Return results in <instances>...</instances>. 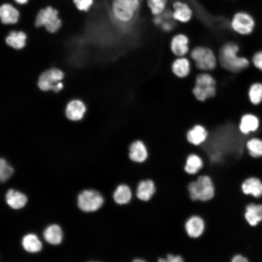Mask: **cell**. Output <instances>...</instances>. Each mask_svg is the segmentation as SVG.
Returning <instances> with one entry per match:
<instances>
[{"label": "cell", "mask_w": 262, "mask_h": 262, "mask_svg": "<svg viewBox=\"0 0 262 262\" xmlns=\"http://www.w3.org/2000/svg\"><path fill=\"white\" fill-rule=\"evenodd\" d=\"M113 197L115 202L118 205L128 204L132 197L131 190L128 185L120 184L115 190Z\"/></svg>", "instance_id": "7402d4cb"}, {"label": "cell", "mask_w": 262, "mask_h": 262, "mask_svg": "<svg viewBox=\"0 0 262 262\" xmlns=\"http://www.w3.org/2000/svg\"><path fill=\"white\" fill-rule=\"evenodd\" d=\"M254 66L262 71V51L256 53L252 58Z\"/></svg>", "instance_id": "d6a6232c"}, {"label": "cell", "mask_w": 262, "mask_h": 262, "mask_svg": "<svg viewBox=\"0 0 262 262\" xmlns=\"http://www.w3.org/2000/svg\"><path fill=\"white\" fill-rule=\"evenodd\" d=\"M171 70L178 78H185L189 75L191 71L190 62L184 56L178 57L172 64Z\"/></svg>", "instance_id": "44dd1931"}, {"label": "cell", "mask_w": 262, "mask_h": 262, "mask_svg": "<svg viewBox=\"0 0 262 262\" xmlns=\"http://www.w3.org/2000/svg\"><path fill=\"white\" fill-rule=\"evenodd\" d=\"M104 198L101 194L94 190H84L78 196L77 204L81 210L84 212H94L103 205Z\"/></svg>", "instance_id": "8992f818"}, {"label": "cell", "mask_w": 262, "mask_h": 262, "mask_svg": "<svg viewBox=\"0 0 262 262\" xmlns=\"http://www.w3.org/2000/svg\"><path fill=\"white\" fill-rule=\"evenodd\" d=\"M14 173L13 168L2 158L0 160V180L4 182L9 179Z\"/></svg>", "instance_id": "4dcf8cb0"}, {"label": "cell", "mask_w": 262, "mask_h": 262, "mask_svg": "<svg viewBox=\"0 0 262 262\" xmlns=\"http://www.w3.org/2000/svg\"><path fill=\"white\" fill-rule=\"evenodd\" d=\"M22 246L26 251L31 253L39 252L42 248V244L34 234L25 235L21 241Z\"/></svg>", "instance_id": "cb8c5ba5"}, {"label": "cell", "mask_w": 262, "mask_h": 262, "mask_svg": "<svg viewBox=\"0 0 262 262\" xmlns=\"http://www.w3.org/2000/svg\"><path fill=\"white\" fill-rule=\"evenodd\" d=\"M241 189L245 195L259 198L262 196V181L257 177L248 178L242 183Z\"/></svg>", "instance_id": "4fadbf2b"}, {"label": "cell", "mask_w": 262, "mask_h": 262, "mask_svg": "<svg viewBox=\"0 0 262 262\" xmlns=\"http://www.w3.org/2000/svg\"><path fill=\"white\" fill-rule=\"evenodd\" d=\"M86 112L84 103L80 99H73L66 105L65 113L66 117L73 121L81 120Z\"/></svg>", "instance_id": "7c38bea8"}, {"label": "cell", "mask_w": 262, "mask_h": 262, "mask_svg": "<svg viewBox=\"0 0 262 262\" xmlns=\"http://www.w3.org/2000/svg\"><path fill=\"white\" fill-rule=\"evenodd\" d=\"M35 25L37 27L44 26L49 32H55L61 25L57 11L49 6L41 10L36 16Z\"/></svg>", "instance_id": "52a82bcc"}, {"label": "cell", "mask_w": 262, "mask_h": 262, "mask_svg": "<svg viewBox=\"0 0 262 262\" xmlns=\"http://www.w3.org/2000/svg\"><path fill=\"white\" fill-rule=\"evenodd\" d=\"M248 96L252 103L258 105L262 101V84L255 83L250 86Z\"/></svg>", "instance_id": "f1b7e54d"}, {"label": "cell", "mask_w": 262, "mask_h": 262, "mask_svg": "<svg viewBox=\"0 0 262 262\" xmlns=\"http://www.w3.org/2000/svg\"><path fill=\"white\" fill-rule=\"evenodd\" d=\"M190 57L197 68L203 71L213 69L216 65V59L213 51L203 47H197L192 50Z\"/></svg>", "instance_id": "5b68a950"}, {"label": "cell", "mask_w": 262, "mask_h": 262, "mask_svg": "<svg viewBox=\"0 0 262 262\" xmlns=\"http://www.w3.org/2000/svg\"><path fill=\"white\" fill-rule=\"evenodd\" d=\"M43 237L48 243L53 245H59L63 239L62 229L58 225H50L44 230Z\"/></svg>", "instance_id": "603a6c76"}, {"label": "cell", "mask_w": 262, "mask_h": 262, "mask_svg": "<svg viewBox=\"0 0 262 262\" xmlns=\"http://www.w3.org/2000/svg\"><path fill=\"white\" fill-rule=\"evenodd\" d=\"M167 0H147V4L151 13L155 16L162 14L165 10Z\"/></svg>", "instance_id": "f546056e"}, {"label": "cell", "mask_w": 262, "mask_h": 262, "mask_svg": "<svg viewBox=\"0 0 262 262\" xmlns=\"http://www.w3.org/2000/svg\"><path fill=\"white\" fill-rule=\"evenodd\" d=\"M64 85L63 82H60L54 85L52 91H53L54 92L58 93L59 91H61Z\"/></svg>", "instance_id": "d590c367"}, {"label": "cell", "mask_w": 262, "mask_h": 262, "mask_svg": "<svg viewBox=\"0 0 262 262\" xmlns=\"http://www.w3.org/2000/svg\"><path fill=\"white\" fill-rule=\"evenodd\" d=\"M17 2L20 4H24L27 2L28 0H15Z\"/></svg>", "instance_id": "8d00e7d4"}, {"label": "cell", "mask_w": 262, "mask_h": 262, "mask_svg": "<svg viewBox=\"0 0 262 262\" xmlns=\"http://www.w3.org/2000/svg\"><path fill=\"white\" fill-rule=\"evenodd\" d=\"M189 39L182 33L175 35L171 39L170 49L172 52L177 57L184 56L189 51Z\"/></svg>", "instance_id": "5bb4252c"}, {"label": "cell", "mask_w": 262, "mask_h": 262, "mask_svg": "<svg viewBox=\"0 0 262 262\" xmlns=\"http://www.w3.org/2000/svg\"><path fill=\"white\" fill-rule=\"evenodd\" d=\"M26 35L22 32L13 31L6 38V43L16 49L22 48L25 45Z\"/></svg>", "instance_id": "4316f807"}, {"label": "cell", "mask_w": 262, "mask_h": 262, "mask_svg": "<svg viewBox=\"0 0 262 262\" xmlns=\"http://www.w3.org/2000/svg\"><path fill=\"white\" fill-rule=\"evenodd\" d=\"M206 223L204 218L198 214H193L189 217L184 224V229L187 235L191 238L197 239L204 233Z\"/></svg>", "instance_id": "9c48e42d"}, {"label": "cell", "mask_w": 262, "mask_h": 262, "mask_svg": "<svg viewBox=\"0 0 262 262\" xmlns=\"http://www.w3.org/2000/svg\"><path fill=\"white\" fill-rule=\"evenodd\" d=\"M173 18L180 22L186 23L190 20L193 13L189 6L181 1H176L173 4Z\"/></svg>", "instance_id": "e0dca14e"}, {"label": "cell", "mask_w": 262, "mask_h": 262, "mask_svg": "<svg viewBox=\"0 0 262 262\" xmlns=\"http://www.w3.org/2000/svg\"><path fill=\"white\" fill-rule=\"evenodd\" d=\"M204 166L202 158L196 154L191 153L186 158L184 170L190 175H196L201 172Z\"/></svg>", "instance_id": "ffe728a7"}, {"label": "cell", "mask_w": 262, "mask_h": 262, "mask_svg": "<svg viewBox=\"0 0 262 262\" xmlns=\"http://www.w3.org/2000/svg\"><path fill=\"white\" fill-rule=\"evenodd\" d=\"M134 262H145V261L144 260H143V259H139V258H136V259H135L134 260H133Z\"/></svg>", "instance_id": "74e56055"}, {"label": "cell", "mask_w": 262, "mask_h": 262, "mask_svg": "<svg viewBox=\"0 0 262 262\" xmlns=\"http://www.w3.org/2000/svg\"><path fill=\"white\" fill-rule=\"evenodd\" d=\"M156 192V186L154 181L150 179L140 181L136 187V195L137 198L143 201H148L153 196Z\"/></svg>", "instance_id": "2e32d148"}, {"label": "cell", "mask_w": 262, "mask_h": 262, "mask_svg": "<svg viewBox=\"0 0 262 262\" xmlns=\"http://www.w3.org/2000/svg\"><path fill=\"white\" fill-rule=\"evenodd\" d=\"M140 7L139 0H113L112 11L117 21L123 23L131 22Z\"/></svg>", "instance_id": "277c9868"}, {"label": "cell", "mask_w": 262, "mask_h": 262, "mask_svg": "<svg viewBox=\"0 0 262 262\" xmlns=\"http://www.w3.org/2000/svg\"><path fill=\"white\" fill-rule=\"evenodd\" d=\"M64 77L63 72L58 68L48 69L40 75L37 82L38 86L43 91L52 90L54 85L61 82Z\"/></svg>", "instance_id": "ba28073f"}, {"label": "cell", "mask_w": 262, "mask_h": 262, "mask_svg": "<svg viewBox=\"0 0 262 262\" xmlns=\"http://www.w3.org/2000/svg\"><path fill=\"white\" fill-rule=\"evenodd\" d=\"M259 125V120L255 115L246 114L242 117L239 129L242 133L246 134L255 131Z\"/></svg>", "instance_id": "d4e9b609"}, {"label": "cell", "mask_w": 262, "mask_h": 262, "mask_svg": "<svg viewBox=\"0 0 262 262\" xmlns=\"http://www.w3.org/2000/svg\"><path fill=\"white\" fill-rule=\"evenodd\" d=\"M216 82L209 74L202 73L197 75L192 93L195 98L201 102L213 97L216 93Z\"/></svg>", "instance_id": "3957f363"}, {"label": "cell", "mask_w": 262, "mask_h": 262, "mask_svg": "<svg viewBox=\"0 0 262 262\" xmlns=\"http://www.w3.org/2000/svg\"><path fill=\"white\" fill-rule=\"evenodd\" d=\"M208 134L204 127L197 124L187 131L186 139L190 144L197 146L201 145L206 141Z\"/></svg>", "instance_id": "ac0fdd59"}, {"label": "cell", "mask_w": 262, "mask_h": 262, "mask_svg": "<svg viewBox=\"0 0 262 262\" xmlns=\"http://www.w3.org/2000/svg\"><path fill=\"white\" fill-rule=\"evenodd\" d=\"M238 47L233 43H227L221 48L219 61L224 68L230 72H238L248 66L247 59L238 56Z\"/></svg>", "instance_id": "7a4b0ae2"}, {"label": "cell", "mask_w": 262, "mask_h": 262, "mask_svg": "<svg viewBox=\"0 0 262 262\" xmlns=\"http://www.w3.org/2000/svg\"><path fill=\"white\" fill-rule=\"evenodd\" d=\"M248 153L253 159L262 158V140L254 138L248 140L246 145Z\"/></svg>", "instance_id": "83f0119b"}, {"label": "cell", "mask_w": 262, "mask_h": 262, "mask_svg": "<svg viewBox=\"0 0 262 262\" xmlns=\"http://www.w3.org/2000/svg\"><path fill=\"white\" fill-rule=\"evenodd\" d=\"M77 7L80 10L87 11L93 3V0H74Z\"/></svg>", "instance_id": "1f68e13d"}, {"label": "cell", "mask_w": 262, "mask_h": 262, "mask_svg": "<svg viewBox=\"0 0 262 262\" xmlns=\"http://www.w3.org/2000/svg\"><path fill=\"white\" fill-rule=\"evenodd\" d=\"M231 262H249V261L246 257L238 254L232 257Z\"/></svg>", "instance_id": "e575fe53"}, {"label": "cell", "mask_w": 262, "mask_h": 262, "mask_svg": "<svg viewBox=\"0 0 262 262\" xmlns=\"http://www.w3.org/2000/svg\"><path fill=\"white\" fill-rule=\"evenodd\" d=\"M254 25V20L252 16L243 12L235 14L231 21L233 29L241 34H248L251 33Z\"/></svg>", "instance_id": "30bf717a"}, {"label": "cell", "mask_w": 262, "mask_h": 262, "mask_svg": "<svg viewBox=\"0 0 262 262\" xmlns=\"http://www.w3.org/2000/svg\"><path fill=\"white\" fill-rule=\"evenodd\" d=\"M0 16L3 23H15L17 21L19 13L12 5L4 4L0 7Z\"/></svg>", "instance_id": "484cf974"}, {"label": "cell", "mask_w": 262, "mask_h": 262, "mask_svg": "<svg viewBox=\"0 0 262 262\" xmlns=\"http://www.w3.org/2000/svg\"><path fill=\"white\" fill-rule=\"evenodd\" d=\"M165 262H183V258L180 255H175L172 254H168L165 258Z\"/></svg>", "instance_id": "836d02e7"}, {"label": "cell", "mask_w": 262, "mask_h": 262, "mask_svg": "<svg viewBox=\"0 0 262 262\" xmlns=\"http://www.w3.org/2000/svg\"><path fill=\"white\" fill-rule=\"evenodd\" d=\"M245 218L251 227L257 226L262 221V204L251 202L246 207Z\"/></svg>", "instance_id": "9a60e30c"}, {"label": "cell", "mask_w": 262, "mask_h": 262, "mask_svg": "<svg viewBox=\"0 0 262 262\" xmlns=\"http://www.w3.org/2000/svg\"><path fill=\"white\" fill-rule=\"evenodd\" d=\"M189 196L193 201L207 202L214 197L215 186L212 178L208 175H199L187 186Z\"/></svg>", "instance_id": "6da1fadb"}, {"label": "cell", "mask_w": 262, "mask_h": 262, "mask_svg": "<svg viewBox=\"0 0 262 262\" xmlns=\"http://www.w3.org/2000/svg\"><path fill=\"white\" fill-rule=\"evenodd\" d=\"M148 156L147 147L142 141L135 140L130 145L129 157L131 161L136 163H142L147 160Z\"/></svg>", "instance_id": "8fae6325"}, {"label": "cell", "mask_w": 262, "mask_h": 262, "mask_svg": "<svg viewBox=\"0 0 262 262\" xmlns=\"http://www.w3.org/2000/svg\"><path fill=\"white\" fill-rule=\"evenodd\" d=\"M27 196L23 193L14 190L9 189L5 195V201L7 205L15 210L23 208L27 202Z\"/></svg>", "instance_id": "d6986e66"}]
</instances>
